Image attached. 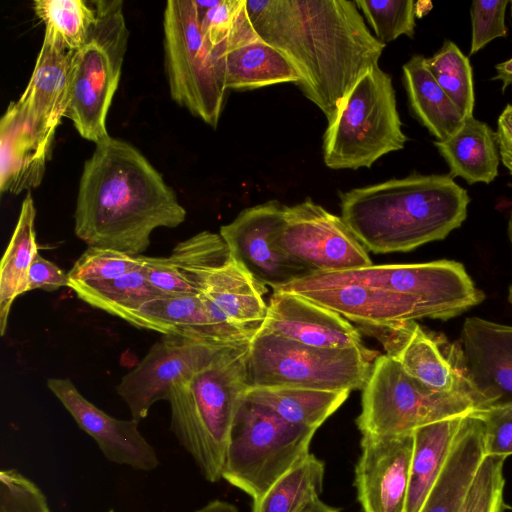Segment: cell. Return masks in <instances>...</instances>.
<instances>
[{
    "instance_id": "obj_1",
    "label": "cell",
    "mask_w": 512,
    "mask_h": 512,
    "mask_svg": "<svg viewBox=\"0 0 512 512\" xmlns=\"http://www.w3.org/2000/svg\"><path fill=\"white\" fill-rule=\"evenodd\" d=\"M258 36L294 66L303 94L330 123L346 95L385 48L355 1L246 0Z\"/></svg>"
},
{
    "instance_id": "obj_2",
    "label": "cell",
    "mask_w": 512,
    "mask_h": 512,
    "mask_svg": "<svg viewBox=\"0 0 512 512\" xmlns=\"http://www.w3.org/2000/svg\"><path fill=\"white\" fill-rule=\"evenodd\" d=\"M186 210L173 189L130 143L106 137L84 163L74 214L76 236L88 247L137 256L152 232L175 228Z\"/></svg>"
},
{
    "instance_id": "obj_3",
    "label": "cell",
    "mask_w": 512,
    "mask_h": 512,
    "mask_svg": "<svg viewBox=\"0 0 512 512\" xmlns=\"http://www.w3.org/2000/svg\"><path fill=\"white\" fill-rule=\"evenodd\" d=\"M470 197L450 174L413 173L340 193L341 218L368 251H411L442 240L467 217Z\"/></svg>"
},
{
    "instance_id": "obj_4",
    "label": "cell",
    "mask_w": 512,
    "mask_h": 512,
    "mask_svg": "<svg viewBox=\"0 0 512 512\" xmlns=\"http://www.w3.org/2000/svg\"><path fill=\"white\" fill-rule=\"evenodd\" d=\"M250 344L221 348L202 368L172 386L170 428L203 477L222 479L230 433L249 389Z\"/></svg>"
},
{
    "instance_id": "obj_5",
    "label": "cell",
    "mask_w": 512,
    "mask_h": 512,
    "mask_svg": "<svg viewBox=\"0 0 512 512\" xmlns=\"http://www.w3.org/2000/svg\"><path fill=\"white\" fill-rule=\"evenodd\" d=\"M406 141L391 76L377 64L357 81L328 123L323 159L331 169L370 168L403 149Z\"/></svg>"
},
{
    "instance_id": "obj_6",
    "label": "cell",
    "mask_w": 512,
    "mask_h": 512,
    "mask_svg": "<svg viewBox=\"0 0 512 512\" xmlns=\"http://www.w3.org/2000/svg\"><path fill=\"white\" fill-rule=\"evenodd\" d=\"M316 430L291 424L246 397L237 410L222 479L253 502L310 452Z\"/></svg>"
},
{
    "instance_id": "obj_7",
    "label": "cell",
    "mask_w": 512,
    "mask_h": 512,
    "mask_svg": "<svg viewBox=\"0 0 512 512\" xmlns=\"http://www.w3.org/2000/svg\"><path fill=\"white\" fill-rule=\"evenodd\" d=\"M375 355L363 345L321 348L257 332L248 354L249 387L351 392L364 387Z\"/></svg>"
},
{
    "instance_id": "obj_8",
    "label": "cell",
    "mask_w": 512,
    "mask_h": 512,
    "mask_svg": "<svg viewBox=\"0 0 512 512\" xmlns=\"http://www.w3.org/2000/svg\"><path fill=\"white\" fill-rule=\"evenodd\" d=\"M97 20L72 55L71 95L66 117L81 137L98 143L109 136L106 118L121 76L129 31L121 0L93 1Z\"/></svg>"
},
{
    "instance_id": "obj_9",
    "label": "cell",
    "mask_w": 512,
    "mask_h": 512,
    "mask_svg": "<svg viewBox=\"0 0 512 512\" xmlns=\"http://www.w3.org/2000/svg\"><path fill=\"white\" fill-rule=\"evenodd\" d=\"M362 390L356 419L362 435L409 434L423 425L481 410L470 396L430 389L387 355L375 358Z\"/></svg>"
},
{
    "instance_id": "obj_10",
    "label": "cell",
    "mask_w": 512,
    "mask_h": 512,
    "mask_svg": "<svg viewBox=\"0 0 512 512\" xmlns=\"http://www.w3.org/2000/svg\"><path fill=\"white\" fill-rule=\"evenodd\" d=\"M163 28L172 99L215 128L227 89L213 49L201 32L194 0L167 1Z\"/></svg>"
},
{
    "instance_id": "obj_11",
    "label": "cell",
    "mask_w": 512,
    "mask_h": 512,
    "mask_svg": "<svg viewBox=\"0 0 512 512\" xmlns=\"http://www.w3.org/2000/svg\"><path fill=\"white\" fill-rule=\"evenodd\" d=\"M276 244L312 272H341L373 265L343 219L307 198L284 206Z\"/></svg>"
},
{
    "instance_id": "obj_12",
    "label": "cell",
    "mask_w": 512,
    "mask_h": 512,
    "mask_svg": "<svg viewBox=\"0 0 512 512\" xmlns=\"http://www.w3.org/2000/svg\"><path fill=\"white\" fill-rule=\"evenodd\" d=\"M358 326L378 339L385 355L398 362L414 379L437 392L470 396L484 409L469 381L460 343L427 332L414 320Z\"/></svg>"
},
{
    "instance_id": "obj_13",
    "label": "cell",
    "mask_w": 512,
    "mask_h": 512,
    "mask_svg": "<svg viewBox=\"0 0 512 512\" xmlns=\"http://www.w3.org/2000/svg\"><path fill=\"white\" fill-rule=\"evenodd\" d=\"M284 206L270 200L246 208L233 221L221 226L219 233L232 259L272 290L311 273L276 244L284 223Z\"/></svg>"
},
{
    "instance_id": "obj_14",
    "label": "cell",
    "mask_w": 512,
    "mask_h": 512,
    "mask_svg": "<svg viewBox=\"0 0 512 512\" xmlns=\"http://www.w3.org/2000/svg\"><path fill=\"white\" fill-rule=\"evenodd\" d=\"M223 347L163 335L116 387L131 419L139 422L146 418L153 404L168 400L173 385L193 375Z\"/></svg>"
},
{
    "instance_id": "obj_15",
    "label": "cell",
    "mask_w": 512,
    "mask_h": 512,
    "mask_svg": "<svg viewBox=\"0 0 512 512\" xmlns=\"http://www.w3.org/2000/svg\"><path fill=\"white\" fill-rule=\"evenodd\" d=\"M413 432L362 435L354 485L362 512H405Z\"/></svg>"
},
{
    "instance_id": "obj_16",
    "label": "cell",
    "mask_w": 512,
    "mask_h": 512,
    "mask_svg": "<svg viewBox=\"0 0 512 512\" xmlns=\"http://www.w3.org/2000/svg\"><path fill=\"white\" fill-rule=\"evenodd\" d=\"M47 386L109 461L141 471H151L159 465L154 448L138 429V422L108 415L88 401L69 379L51 378Z\"/></svg>"
},
{
    "instance_id": "obj_17",
    "label": "cell",
    "mask_w": 512,
    "mask_h": 512,
    "mask_svg": "<svg viewBox=\"0 0 512 512\" xmlns=\"http://www.w3.org/2000/svg\"><path fill=\"white\" fill-rule=\"evenodd\" d=\"M466 372L484 409L512 400V326L466 318L460 337Z\"/></svg>"
},
{
    "instance_id": "obj_18",
    "label": "cell",
    "mask_w": 512,
    "mask_h": 512,
    "mask_svg": "<svg viewBox=\"0 0 512 512\" xmlns=\"http://www.w3.org/2000/svg\"><path fill=\"white\" fill-rule=\"evenodd\" d=\"M258 332L321 348L362 346L359 330L337 312L303 296L273 290Z\"/></svg>"
},
{
    "instance_id": "obj_19",
    "label": "cell",
    "mask_w": 512,
    "mask_h": 512,
    "mask_svg": "<svg viewBox=\"0 0 512 512\" xmlns=\"http://www.w3.org/2000/svg\"><path fill=\"white\" fill-rule=\"evenodd\" d=\"M131 325L200 341L214 346H240L253 336L219 324L209 313L200 295H164L126 313Z\"/></svg>"
},
{
    "instance_id": "obj_20",
    "label": "cell",
    "mask_w": 512,
    "mask_h": 512,
    "mask_svg": "<svg viewBox=\"0 0 512 512\" xmlns=\"http://www.w3.org/2000/svg\"><path fill=\"white\" fill-rule=\"evenodd\" d=\"M72 55L61 44L44 38L30 80L14 101L24 119L51 140L70 103Z\"/></svg>"
},
{
    "instance_id": "obj_21",
    "label": "cell",
    "mask_w": 512,
    "mask_h": 512,
    "mask_svg": "<svg viewBox=\"0 0 512 512\" xmlns=\"http://www.w3.org/2000/svg\"><path fill=\"white\" fill-rule=\"evenodd\" d=\"M226 89L246 91L279 83H295L300 76L291 62L262 40L250 21L213 49Z\"/></svg>"
},
{
    "instance_id": "obj_22",
    "label": "cell",
    "mask_w": 512,
    "mask_h": 512,
    "mask_svg": "<svg viewBox=\"0 0 512 512\" xmlns=\"http://www.w3.org/2000/svg\"><path fill=\"white\" fill-rule=\"evenodd\" d=\"M266 292L265 285L230 257L208 274L199 295L215 321L254 337L267 315Z\"/></svg>"
},
{
    "instance_id": "obj_23",
    "label": "cell",
    "mask_w": 512,
    "mask_h": 512,
    "mask_svg": "<svg viewBox=\"0 0 512 512\" xmlns=\"http://www.w3.org/2000/svg\"><path fill=\"white\" fill-rule=\"evenodd\" d=\"M230 257L220 234L202 231L179 242L167 257L143 256V270L165 295H199L208 274Z\"/></svg>"
},
{
    "instance_id": "obj_24",
    "label": "cell",
    "mask_w": 512,
    "mask_h": 512,
    "mask_svg": "<svg viewBox=\"0 0 512 512\" xmlns=\"http://www.w3.org/2000/svg\"><path fill=\"white\" fill-rule=\"evenodd\" d=\"M51 139L30 125L11 102L0 121V190L19 194L42 180Z\"/></svg>"
},
{
    "instance_id": "obj_25",
    "label": "cell",
    "mask_w": 512,
    "mask_h": 512,
    "mask_svg": "<svg viewBox=\"0 0 512 512\" xmlns=\"http://www.w3.org/2000/svg\"><path fill=\"white\" fill-rule=\"evenodd\" d=\"M484 457L483 423L473 414L468 415L419 512H459Z\"/></svg>"
},
{
    "instance_id": "obj_26",
    "label": "cell",
    "mask_w": 512,
    "mask_h": 512,
    "mask_svg": "<svg viewBox=\"0 0 512 512\" xmlns=\"http://www.w3.org/2000/svg\"><path fill=\"white\" fill-rule=\"evenodd\" d=\"M434 144L452 177H460L468 184H489L497 177L500 154L496 132L474 116L466 118L453 134Z\"/></svg>"
},
{
    "instance_id": "obj_27",
    "label": "cell",
    "mask_w": 512,
    "mask_h": 512,
    "mask_svg": "<svg viewBox=\"0 0 512 512\" xmlns=\"http://www.w3.org/2000/svg\"><path fill=\"white\" fill-rule=\"evenodd\" d=\"M464 417L446 418L413 431L414 444L405 512L420 511L450 454Z\"/></svg>"
},
{
    "instance_id": "obj_28",
    "label": "cell",
    "mask_w": 512,
    "mask_h": 512,
    "mask_svg": "<svg viewBox=\"0 0 512 512\" xmlns=\"http://www.w3.org/2000/svg\"><path fill=\"white\" fill-rule=\"evenodd\" d=\"M402 70L410 109L430 134L439 141L459 129L465 117L435 80L427 58L414 55Z\"/></svg>"
},
{
    "instance_id": "obj_29",
    "label": "cell",
    "mask_w": 512,
    "mask_h": 512,
    "mask_svg": "<svg viewBox=\"0 0 512 512\" xmlns=\"http://www.w3.org/2000/svg\"><path fill=\"white\" fill-rule=\"evenodd\" d=\"M33 197L28 192L0 266V333L3 336L14 300L28 292L29 269L38 253Z\"/></svg>"
},
{
    "instance_id": "obj_30",
    "label": "cell",
    "mask_w": 512,
    "mask_h": 512,
    "mask_svg": "<svg viewBox=\"0 0 512 512\" xmlns=\"http://www.w3.org/2000/svg\"><path fill=\"white\" fill-rule=\"evenodd\" d=\"M349 394L350 391L296 387H249L245 397L271 409L291 424L317 430Z\"/></svg>"
},
{
    "instance_id": "obj_31",
    "label": "cell",
    "mask_w": 512,
    "mask_h": 512,
    "mask_svg": "<svg viewBox=\"0 0 512 512\" xmlns=\"http://www.w3.org/2000/svg\"><path fill=\"white\" fill-rule=\"evenodd\" d=\"M324 476L325 463L309 453L253 502L251 512H299L319 498Z\"/></svg>"
},
{
    "instance_id": "obj_32",
    "label": "cell",
    "mask_w": 512,
    "mask_h": 512,
    "mask_svg": "<svg viewBox=\"0 0 512 512\" xmlns=\"http://www.w3.org/2000/svg\"><path fill=\"white\" fill-rule=\"evenodd\" d=\"M68 287L85 303L121 319L147 301L165 295L150 284L143 268L109 280L69 281Z\"/></svg>"
},
{
    "instance_id": "obj_33",
    "label": "cell",
    "mask_w": 512,
    "mask_h": 512,
    "mask_svg": "<svg viewBox=\"0 0 512 512\" xmlns=\"http://www.w3.org/2000/svg\"><path fill=\"white\" fill-rule=\"evenodd\" d=\"M83 0H36L33 9L45 25L44 38L74 52L86 41L97 20L92 2Z\"/></svg>"
},
{
    "instance_id": "obj_34",
    "label": "cell",
    "mask_w": 512,
    "mask_h": 512,
    "mask_svg": "<svg viewBox=\"0 0 512 512\" xmlns=\"http://www.w3.org/2000/svg\"><path fill=\"white\" fill-rule=\"evenodd\" d=\"M427 65L437 83L466 118L473 116L475 96L469 58L452 41L446 40Z\"/></svg>"
},
{
    "instance_id": "obj_35",
    "label": "cell",
    "mask_w": 512,
    "mask_h": 512,
    "mask_svg": "<svg viewBox=\"0 0 512 512\" xmlns=\"http://www.w3.org/2000/svg\"><path fill=\"white\" fill-rule=\"evenodd\" d=\"M358 9L382 43L396 40L401 35L413 37L416 10L412 0H357Z\"/></svg>"
},
{
    "instance_id": "obj_36",
    "label": "cell",
    "mask_w": 512,
    "mask_h": 512,
    "mask_svg": "<svg viewBox=\"0 0 512 512\" xmlns=\"http://www.w3.org/2000/svg\"><path fill=\"white\" fill-rule=\"evenodd\" d=\"M142 255L102 247H88L67 273L69 281H102L143 268Z\"/></svg>"
},
{
    "instance_id": "obj_37",
    "label": "cell",
    "mask_w": 512,
    "mask_h": 512,
    "mask_svg": "<svg viewBox=\"0 0 512 512\" xmlns=\"http://www.w3.org/2000/svg\"><path fill=\"white\" fill-rule=\"evenodd\" d=\"M505 459L496 456L483 458L459 512H503Z\"/></svg>"
},
{
    "instance_id": "obj_38",
    "label": "cell",
    "mask_w": 512,
    "mask_h": 512,
    "mask_svg": "<svg viewBox=\"0 0 512 512\" xmlns=\"http://www.w3.org/2000/svg\"><path fill=\"white\" fill-rule=\"evenodd\" d=\"M201 32L212 49L224 43L248 16L246 0H194Z\"/></svg>"
},
{
    "instance_id": "obj_39",
    "label": "cell",
    "mask_w": 512,
    "mask_h": 512,
    "mask_svg": "<svg viewBox=\"0 0 512 512\" xmlns=\"http://www.w3.org/2000/svg\"><path fill=\"white\" fill-rule=\"evenodd\" d=\"M0 512H51L42 490L16 469L0 471Z\"/></svg>"
},
{
    "instance_id": "obj_40",
    "label": "cell",
    "mask_w": 512,
    "mask_h": 512,
    "mask_svg": "<svg viewBox=\"0 0 512 512\" xmlns=\"http://www.w3.org/2000/svg\"><path fill=\"white\" fill-rule=\"evenodd\" d=\"M484 427L485 456L512 455V400L473 413Z\"/></svg>"
},
{
    "instance_id": "obj_41",
    "label": "cell",
    "mask_w": 512,
    "mask_h": 512,
    "mask_svg": "<svg viewBox=\"0 0 512 512\" xmlns=\"http://www.w3.org/2000/svg\"><path fill=\"white\" fill-rule=\"evenodd\" d=\"M508 0L473 1L470 8L472 37L470 54L484 48L492 40L507 35L505 12Z\"/></svg>"
},
{
    "instance_id": "obj_42",
    "label": "cell",
    "mask_w": 512,
    "mask_h": 512,
    "mask_svg": "<svg viewBox=\"0 0 512 512\" xmlns=\"http://www.w3.org/2000/svg\"><path fill=\"white\" fill-rule=\"evenodd\" d=\"M68 285V274L37 253L29 269L28 291L35 289L54 291Z\"/></svg>"
},
{
    "instance_id": "obj_43",
    "label": "cell",
    "mask_w": 512,
    "mask_h": 512,
    "mask_svg": "<svg viewBox=\"0 0 512 512\" xmlns=\"http://www.w3.org/2000/svg\"><path fill=\"white\" fill-rule=\"evenodd\" d=\"M496 135L501 161L512 176V104L499 115Z\"/></svg>"
},
{
    "instance_id": "obj_44",
    "label": "cell",
    "mask_w": 512,
    "mask_h": 512,
    "mask_svg": "<svg viewBox=\"0 0 512 512\" xmlns=\"http://www.w3.org/2000/svg\"><path fill=\"white\" fill-rule=\"evenodd\" d=\"M495 69L496 75L493 79L502 82V89L504 91L509 85H512V57L504 62L498 63Z\"/></svg>"
},
{
    "instance_id": "obj_45",
    "label": "cell",
    "mask_w": 512,
    "mask_h": 512,
    "mask_svg": "<svg viewBox=\"0 0 512 512\" xmlns=\"http://www.w3.org/2000/svg\"><path fill=\"white\" fill-rule=\"evenodd\" d=\"M195 512H239L238 508L226 501L215 499Z\"/></svg>"
},
{
    "instance_id": "obj_46",
    "label": "cell",
    "mask_w": 512,
    "mask_h": 512,
    "mask_svg": "<svg viewBox=\"0 0 512 512\" xmlns=\"http://www.w3.org/2000/svg\"><path fill=\"white\" fill-rule=\"evenodd\" d=\"M299 512H340V509L323 502L320 498L312 501Z\"/></svg>"
},
{
    "instance_id": "obj_47",
    "label": "cell",
    "mask_w": 512,
    "mask_h": 512,
    "mask_svg": "<svg viewBox=\"0 0 512 512\" xmlns=\"http://www.w3.org/2000/svg\"><path fill=\"white\" fill-rule=\"evenodd\" d=\"M508 231H509V238H510L511 245H512V208H511V213H510ZM508 300L512 304V284L509 287Z\"/></svg>"
},
{
    "instance_id": "obj_48",
    "label": "cell",
    "mask_w": 512,
    "mask_h": 512,
    "mask_svg": "<svg viewBox=\"0 0 512 512\" xmlns=\"http://www.w3.org/2000/svg\"><path fill=\"white\" fill-rule=\"evenodd\" d=\"M108 512H114V510H113V509H111V510H109Z\"/></svg>"
},
{
    "instance_id": "obj_49",
    "label": "cell",
    "mask_w": 512,
    "mask_h": 512,
    "mask_svg": "<svg viewBox=\"0 0 512 512\" xmlns=\"http://www.w3.org/2000/svg\"><path fill=\"white\" fill-rule=\"evenodd\" d=\"M511 14H512V2H511Z\"/></svg>"
}]
</instances>
